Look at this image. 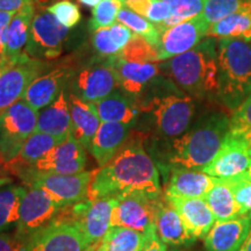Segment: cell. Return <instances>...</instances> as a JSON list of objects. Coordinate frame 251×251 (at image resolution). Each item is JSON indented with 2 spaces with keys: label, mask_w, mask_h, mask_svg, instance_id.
Masks as SVG:
<instances>
[{
  "label": "cell",
  "mask_w": 251,
  "mask_h": 251,
  "mask_svg": "<svg viewBox=\"0 0 251 251\" xmlns=\"http://www.w3.org/2000/svg\"><path fill=\"white\" fill-rule=\"evenodd\" d=\"M72 125L68 93L63 90L58 98L39 113L35 131L55 137L59 143L71 136Z\"/></svg>",
  "instance_id": "26"
},
{
  "label": "cell",
  "mask_w": 251,
  "mask_h": 251,
  "mask_svg": "<svg viewBox=\"0 0 251 251\" xmlns=\"http://www.w3.org/2000/svg\"><path fill=\"white\" fill-rule=\"evenodd\" d=\"M35 12V6L31 4L14 14L11 25H9L4 62L14 61L25 52L24 48H26L30 25Z\"/></svg>",
  "instance_id": "30"
},
{
  "label": "cell",
  "mask_w": 251,
  "mask_h": 251,
  "mask_svg": "<svg viewBox=\"0 0 251 251\" xmlns=\"http://www.w3.org/2000/svg\"><path fill=\"white\" fill-rule=\"evenodd\" d=\"M157 199L144 194H130L118 198L112 212L111 226L128 228L144 235L155 233Z\"/></svg>",
  "instance_id": "14"
},
{
  "label": "cell",
  "mask_w": 251,
  "mask_h": 251,
  "mask_svg": "<svg viewBox=\"0 0 251 251\" xmlns=\"http://www.w3.org/2000/svg\"><path fill=\"white\" fill-rule=\"evenodd\" d=\"M227 183L234 193V198L243 211L244 216L251 218V179L247 174L228 179Z\"/></svg>",
  "instance_id": "43"
},
{
  "label": "cell",
  "mask_w": 251,
  "mask_h": 251,
  "mask_svg": "<svg viewBox=\"0 0 251 251\" xmlns=\"http://www.w3.org/2000/svg\"><path fill=\"white\" fill-rule=\"evenodd\" d=\"M141 113L151 118L157 135L175 140L190 129L196 114L194 100L183 92L156 93L137 99Z\"/></svg>",
  "instance_id": "5"
},
{
  "label": "cell",
  "mask_w": 251,
  "mask_h": 251,
  "mask_svg": "<svg viewBox=\"0 0 251 251\" xmlns=\"http://www.w3.org/2000/svg\"><path fill=\"white\" fill-rule=\"evenodd\" d=\"M156 233L163 243L169 246H190L194 242L187 234L177 209L171 205L163 193L157 199L155 213Z\"/></svg>",
  "instance_id": "24"
},
{
  "label": "cell",
  "mask_w": 251,
  "mask_h": 251,
  "mask_svg": "<svg viewBox=\"0 0 251 251\" xmlns=\"http://www.w3.org/2000/svg\"><path fill=\"white\" fill-rule=\"evenodd\" d=\"M117 199H85L76 205L64 208L58 218L65 219L76 225L89 246L101 242L111 229L112 212Z\"/></svg>",
  "instance_id": "8"
},
{
  "label": "cell",
  "mask_w": 251,
  "mask_h": 251,
  "mask_svg": "<svg viewBox=\"0 0 251 251\" xmlns=\"http://www.w3.org/2000/svg\"><path fill=\"white\" fill-rule=\"evenodd\" d=\"M247 176H248V177H249L250 179H251V165H250L249 170H248V172H247Z\"/></svg>",
  "instance_id": "51"
},
{
  "label": "cell",
  "mask_w": 251,
  "mask_h": 251,
  "mask_svg": "<svg viewBox=\"0 0 251 251\" xmlns=\"http://www.w3.org/2000/svg\"><path fill=\"white\" fill-rule=\"evenodd\" d=\"M23 178L29 186L39 187L49 194L62 208H68L87 199L90 186L99 169L76 175H52L33 169L23 170Z\"/></svg>",
  "instance_id": "6"
},
{
  "label": "cell",
  "mask_w": 251,
  "mask_h": 251,
  "mask_svg": "<svg viewBox=\"0 0 251 251\" xmlns=\"http://www.w3.org/2000/svg\"><path fill=\"white\" fill-rule=\"evenodd\" d=\"M120 1H122V4H125L127 1H135V0H120Z\"/></svg>",
  "instance_id": "52"
},
{
  "label": "cell",
  "mask_w": 251,
  "mask_h": 251,
  "mask_svg": "<svg viewBox=\"0 0 251 251\" xmlns=\"http://www.w3.org/2000/svg\"><path fill=\"white\" fill-rule=\"evenodd\" d=\"M35 1L36 0H0V11L18 13L19 11Z\"/></svg>",
  "instance_id": "46"
},
{
  "label": "cell",
  "mask_w": 251,
  "mask_h": 251,
  "mask_svg": "<svg viewBox=\"0 0 251 251\" xmlns=\"http://www.w3.org/2000/svg\"><path fill=\"white\" fill-rule=\"evenodd\" d=\"M228 133L251 147V94L233 111Z\"/></svg>",
  "instance_id": "38"
},
{
  "label": "cell",
  "mask_w": 251,
  "mask_h": 251,
  "mask_svg": "<svg viewBox=\"0 0 251 251\" xmlns=\"http://www.w3.org/2000/svg\"><path fill=\"white\" fill-rule=\"evenodd\" d=\"M57 144H59V142L55 137L34 131L29 139L26 141L19 156L7 166L13 168L14 170H26V169L33 168L35 163L39 162L47 152H49Z\"/></svg>",
  "instance_id": "32"
},
{
  "label": "cell",
  "mask_w": 251,
  "mask_h": 251,
  "mask_svg": "<svg viewBox=\"0 0 251 251\" xmlns=\"http://www.w3.org/2000/svg\"><path fill=\"white\" fill-rule=\"evenodd\" d=\"M39 111L24 99L19 100L0 115V162L8 165L36 129Z\"/></svg>",
  "instance_id": "7"
},
{
  "label": "cell",
  "mask_w": 251,
  "mask_h": 251,
  "mask_svg": "<svg viewBox=\"0 0 251 251\" xmlns=\"http://www.w3.org/2000/svg\"><path fill=\"white\" fill-rule=\"evenodd\" d=\"M249 155H250V157H251V147L249 148Z\"/></svg>",
  "instance_id": "54"
},
{
  "label": "cell",
  "mask_w": 251,
  "mask_h": 251,
  "mask_svg": "<svg viewBox=\"0 0 251 251\" xmlns=\"http://www.w3.org/2000/svg\"><path fill=\"white\" fill-rule=\"evenodd\" d=\"M71 93L86 102L96 103L119 89V81L112 58L89 64L72 76Z\"/></svg>",
  "instance_id": "11"
},
{
  "label": "cell",
  "mask_w": 251,
  "mask_h": 251,
  "mask_svg": "<svg viewBox=\"0 0 251 251\" xmlns=\"http://www.w3.org/2000/svg\"><path fill=\"white\" fill-rule=\"evenodd\" d=\"M209 25L202 14L176 25L161 33L157 46V62L168 61L193 49L208 35Z\"/></svg>",
  "instance_id": "15"
},
{
  "label": "cell",
  "mask_w": 251,
  "mask_h": 251,
  "mask_svg": "<svg viewBox=\"0 0 251 251\" xmlns=\"http://www.w3.org/2000/svg\"><path fill=\"white\" fill-rule=\"evenodd\" d=\"M45 68V63L29 57L26 52L14 61L0 63V115L24 98L27 87L41 76Z\"/></svg>",
  "instance_id": "10"
},
{
  "label": "cell",
  "mask_w": 251,
  "mask_h": 251,
  "mask_svg": "<svg viewBox=\"0 0 251 251\" xmlns=\"http://www.w3.org/2000/svg\"><path fill=\"white\" fill-rule=\"evenodd\" d=\"M244 2L246 0H206L205 8L201 14L211 27L228 15L237 12Z\"/></svg>",
  "instance_id": "41"
},
{
  "label": "cell",
  "mask_w": 251,
  "mask_h": 251,
  "mask_svg": "<svg viewBox=\"0 0 251 251\" xmlns=\"http://www.w3.org/2000/svg\"><path fill=\"white\" fill-rule=\"evenodd\" d=\"M89 247L76 225L57 216L30 235L21 251H84Z\"/></svg>",
  "instance_id": "12"
},
{
  "label": "cell",
  "mask_w": 251,
  "mask_h": 251,
  "mask_svg": "<svg viewBox=\"0 0 251 251\" xmlns=\"http://www.w3.org/2000/svg\"><path fill=\"white\" fill-rule=\"evenodd\" d=\"M74 75V69L68 65L55 68L47 75H42L31 81L23 99L36 111L46 108L58 98Z\"/></svg>",
  "instance_id": "19"
},
{
  "label": "cell",
  "mask_w": 251,
  "mask_h": 251,
  "mask_svg": "<svg viewBox=\"0 0 251 251\" xmlns=\"http://www.w3.org/2000/svg\"><path fill=\"white\" fill-rule=\"evenodd\" d=\"M47 9L57 19L59 24L68 28V29L76 27L81 20L79 7L75 2H72L71 0H61V1H57L49 6Z\"/></svg>",
  "instance_id": "42"
},
{
  "label": "cell",
  "mask_w": 251,
  "mask_h": 251,
  "mask_svg": "<svg viewBox=\"0 0 251 251\" xmlns=\"http://www.w3.org/2000/svg\"><path fill=\"white\" fill-rule=\"evenodd\" d=\"M94 106L101 122H120L133 127L141 114L137 100L121 89H117Z\"/></svg>",
  "instance_id": "27"
},
{
  "label": "cell",
  "mask_w": 251,
  "mask_h": 251,
  "mask_svg": "<svg viewBox=\"0 0 251 251\" xmlns=\"http://www.w3.org/2000/svg\"><path fill=\"white\" fill-rule=\"evenodd\" d=\"M246 1L248 2V4H249V6L251 7V0H246Z\"/></svg>",
  "instance_id": "53"
},
{
  "label": "cell",
  "mask_w": 251,
  "mask_h": 251,
  "mask_svg": "<svg viewBox=\"0 0 251 251\" xmlns=\"http://www.w3.org/2000/svg\"><path fill=\"white\" fill-rule=\"evenodd\" d=\"M216 221H226L244 216L243 211L234 198V193L227 180L218 179L203 197Z\"/></svg>",
  "instance_id": "31"
},
{
  "label": "cell",
  "mask_w": 251,
  "mask_h": 251,
  "mask_svg": "<svg viewBox=\"0 0 251 251\" xmlns=\"http://www.w3.org/2000/svg\"><path fill=\"white\" fill-rule=\"evenodd\" d=\"M215 181L216 178L201 170L172 166L164 194L175 198H203Z\"/></svg>",
  "instance_id": "22"
},
{
  "label": "cell",
  "mask_w": 251,
  "mask_h": 251,
  "mask_svg": "<svg viewBox=\"0 0 251 251\" xmlns=\"http://www.w3.org/2000/svg\"><path fill=\"white\" fill-rule=\"evenodd\" d=\"M229 131L225 112L206 113L186 133L169 141L166 159L172 166L203 170L219 152Z\"/></svg>",
  "instance_id": "3"
},
{
  "label": "cell",
  "mask_w": 251,
  "mask_h": 251,
  "mask_svg": "<svg viewBox=\"0 0 251 251\" xmlns=\"http://www.w3.org/2000/svg\"><path fill=\"white\" fill-rule=\"evenodd\" d=\"M118 21L129 28L135 35L142 37L147 42L157 48L159 40H161V31L156 25L150 23L142 15L135 13L134 11L126 7V6H124L119 12Z\"/></svg>",
  "instance_id": "35"
},
{
  "label": "cell",
  "mask_w": 251,
  "mask_h": 251,
  "mask_svg": "<svg viewBox=\"0 0 251 251\" xmlns=\"http://www.w3.org/2000/svg\"><path fill=\"white\" fill-rule=\"evenodd\" d=\"M249 148L246 142L228 133L219 152L202 171L224 180L246 175L251 165Z\"/></svg>",
  "instance_id": "16"
},
{
  "label": "cell",
  "mask_w": 251,
  "mask_h": 251,
  "mask_svg": "<svg viewBox=\"0 0 251 251\" xmlns=\"http://www.w3.org/2000/svg\"><path fill=\"white\" fill-rule=\"evenodd\" d=\"M24 243L13 235L0 233V251H21Z\"/></svg>",
  "instance_id": "45"
},
{
  "label": "cell",
  "mask_w": 251,
  "mask_h": 251,
  "mask_svg": "<svg viewBox=\"0 0 251 251\" xmlns=\"http://www.w3.org/2000/svg\"><path fill=\"white\" fill-rule=\"evenodd\" d=\"M102 0H78V2H80L81 5L87 6V7H96Z\"/></svg>",
  "instance_id": "49"
},
{
  "label": "cell",
  "mask_w": 251,
  "mask_h": 251,
  "mask_svg": "<svg viewBox=\"0 0 251 251\" xmlns=\"http://www.w3.org/2000/svg\"><path fill=\"white\" fill-rule=\"evenodd\" d=\"M130 128L120 122H101L90 148L99 168L107 164L126 146L130 137Z\"/></svg>",
  "instance_id": "23"
},
{
  "label": "cell",
  "mask_w": 251,
  "mask_h": 251,
  "mask_svg": "<svg viewBox=\"0 0 251 251\" xmlns=\"http://www.w3.org/2000/svg\"><path fill=\"white\" fill-rule=\"evenodd\" d=\"M142 251H166V244L162 242L155 231V233L147 235V241Z\"/></svg>",
  "instance_id": "47"
},
{
  "label": "cell",
  "mask_w": 251,
  "mask_h": 251,
  "mask_svg": "<svg viewBox=\"0 0 251 251\" xmlns=\"http://www.w3.org/2000/svg\"><path fill=\"white\" fill-rule=\"evenodd\" d=\"M240 251H251V228H250L249 234H248V236L246 238V241H244L242 247H241Z\"/></svg>",
  "instance_id": "48"
},
{
  "label": "cell",
  "mask_w": 251,
  "mask_h": 251,
  "mask_svg": "<svg viewBox=\"0 0 251 251\" xmlns=\"http://www.w3.org/2000/svg\"><path fill=\"white\" fill-rule=\"evenodd\" d=\"M207 37L237 39L251 42V7L246 1L235 13L212 25Z\"/></svg>",
  "instance_id": "29"
},
{
  "label": "cell",
  "mask_w": 251,
  "mask_h": 251,
  "mask_svg": "<svg viewBox=\"0 0 251 251\" xmlns=\"http://www.w3.org/2000/svg\"><path fill=\"white\" fill-rule=\"evenodd\" d=\"M98 246H99V243L92 244V246H90L86 250H84V251H96V249H97V248H98Z\"/></svg>",
  "instance_id": "50"
},
{
  "label": "cell",
  "mask_w": 251,
  "mask_h": 251,
  "mask_svg": "<svg viewBox=\"0 0 251 251\" xmlns=\"http://www.w3.org/2000/svg\"><path fill=\"white\" fill-rule=\"evenodd\" d=\"M124 6L142 15L156 26H161L171 17L170 6L164 0H135L125 2Z\"/></svg>",
  "instance_id": "37"
},
{
  "label": "cell",
  "mask_w": 251,
  "mask_h": 251,
  "mask_svg": "<svg viewBox=\"0 0 251 251\" xmlns=\"http://www.w3.org/2000/svg\"><path fill=\"white\" fill-rule=\"evenodd\" d=\"M118 57L129 62L157 63V49L142 37L135 35Z\"/></svg>",
  "instance_id": "40"
},
{
  "label": "cell",
  "mask_w": 251,
  "mask_h": 251,
  "mask_svg": "<svg viewBox=\"0 0 251 251\" xmlns=\"http://www.w3.org/2000/svg\"><path fill=\"white\" fill-rule=\"evenodd\" d=\"M174 251H180V250H174Z\"/></svg>",
  "instance_id": "55"
},
{
  "label": "cell",
  "mask_w": 251,
  "mask_h": 251,
  "mask_svg": "<svg viewBox=\"0 0 251 251\" xmlns=\"http://www.w3.org/2000/svg\"><path fill=\"white\" fill-rule=\"evenodd\" d=\"M68 101L71 114V136L84 148L90 150L94 135L101 125L96 106L84 101L71 92L68 93Z\"/></svg>",
  "instance_id": "25"
},
{
  "label": "cell",
  "mask_w": 251,
  "mask_h": 251,
  "mask_svg": "<svg viewBox=\"0 0 251 251\" xmlns=\"http://www.w3.org/2000/svg\"><path fill=\"white\" fill-rule=\"evenodd\" d=\"M250 94H251V93H250Z\"/></svg>",
  "instance_id": "56"
},
{
  "label": "cell",
  "mask_w": 251,
  "mask_h": 251,
  "mask_svg": "<svg viewBox=\"0 0 251 251\" xmlns=\"http://www.w3.org/2000/svg\"><path fill=\"white\" fill-rule=\"evenodd\" d=\"M146 136L129 137L126 146L107 164L99 168L87 199L144 194L157 199L163 194L156 163L143 147Z\"/></svg>",
  "instance_id": "1"
},
{
  "label": "cell",
  "mask_w": 251,
  "mask_h": 251,
  "mask_svg": "<svg viewBox=\"0 0 251 251\" xmlns=\"http://www.w3.org/2000/svg\"><path fill=\"white\" fill-rule=\"evenodd\" d=\"M164 1L170 6L171 17L161 26H157L161 33L168 28L200 15L206 4V0H164Z\"/></svg>",
  "instance_id": "36"
},
{
  "label": "cell",
  "mask_w": 251,
  "mask_h": 251,
  "mask_svg": "<svg viewBox=\"0 0 251 251\" xmlns=\"http://www.w3.org/2000/svg\"><path fill=\"white\" fill-rule=\"evenodd\" d=\"M147 235L124 227H111L96 251H142Z\"/></svg>",
  "instance_id": "33"
},
{
  "label": "cell",
  "mask_w": 251,
  "mask_h": 251,
  "mask_svg": "<svg viewBox=\"0 0 251 251\" xmlns=\"http://www.w3.org/2000/svg\"><path fill=\"white\" fill-rule=\"evenodd\" d=\"M85 148L70 136L47 152L31 169L52 175H76L84 172L86 166Z\"/></svg>",
  "instance_id": "17"
},
{
  "label": "cell",
  "mask_w": 251,
  "mask_h": 251,
  "mask_svg": "<svg viewBox=\"0 0 251 251\" xmlns=\"http://www.w3.org/2000/svg\"><path fill=\"white\" fill-rule=\"evenodd\" d=\"M63 209L45 191L29 186L21 201L15 236L25 243L30 235L54 221Z\"/></svg>",
  "instance_id": "13"
},
{
  "label": "cell",
  "mask_w": 251,
  "mask_h": 251,
  "mask_svg": "<svg viewBox=\"0 0 251 251\" xmlns=\"http://www.w3.org/2000/svg\"><path fill=\"white\" fill-rule=\"evenodd\" d=\"M161 72L192 99L219 97L218 40L207 37L193 49L159 64Z\"/></svg>",
  "instance_id": "2"
},
{
  "label": "cell",
  "mask_w": 251,
  "mask_h": 251,
  "mask_svg": "<svg viewBox=\"0 0 251 251\" xmlns=\"http://www.w3.org/2000/svg\"><path fill=\"white\" fill-rule=\"evenodd\" d=\"M218 68L219 98L234 111L251 93V42L219 39Z\"/></svg>",
  "instance_id": "4"
},
{
  "label": "cell",
  "mask_w": 251,
  "mask_h": 251,
  "mask_svg": "<svg viewBox=\"0 0 251 251\" xmlns=\"http://www.w3.org/2000/svg\"><path fill=\"white\" fill-rule=\"evenodd\" d=\"M69 29L47 8L35 12L31 21L25 52L34 59L51 61L61 56Z\"/></svg>",
  "instance_id": "9"
},
{
  "label": "cell",
  "mask_w": 251,
  "mask_h": 251,
  "mask_svg": "<svg viewBox=\"0 0 251 251\" xmlns=\"http://www.w3.org/2000/svg\"><path fill=\"white\" fill-rule=\"evenodd\" d=\"M135 34L121 23L96 30L92 36V47L101 59L118 57Z\"/></svg>",
  "instance_id": "28"
},
{
  "label": "cell",
  "mask_w": 251,
  "mask_h": 251,
  "mask_svg": "<svg viewBox=\"0 0 251 251\" xmlns=\"http://www.w3.org/2000/svg\"><path fill=\"white\" fill-rule=\"evenodd\" d=\"M25 193L26 188L23 186L0 188V233L17 227Z\"/></svg>",
  "instance_id": "34"
},
{
  "label": "cell",
  "mask_w": 251,
  "mask_h": 251,
  "mask_svg": "<svg viewBox=\"0 0 251 251\" xmlns=\"http://www.w3.org/2000/svg\"><path fill=\"white\" fill-rule=\"evenodd\" d=\"M112 63L117 72L119 89L136 100L162 75L157 63L129 62L119 57H113Z\"/></svg>",
  "instance_id": "18"
},
{
  "label": "cell",
  "mask_w": 251,
  "mask_h": 251,
  "mask_svg": "<svg viewBox=\"0 0 251 251\" xmlns=\"http://www.w3.org/2000/svg\"><path fill=\"white\" fill-rule=\"evenodd\" d=\"M13 12H1L0 11V63L5 61L6 55V43H7L8 29L12 19L14 17Z\"/></svg>",
  "instance_id": "44"
},
{
  "label": "cell",
  "mask_w": 251,
  "mask_h": 251,
  "mask_svg": "<svg viewBox=\"0 0 251 251\" xmlns=\"http://www.w3.org/2000/svg\"><path fill=\"white\" fill-rule=\"evenodd\" d=\"M124 4L120 0H102L92 8V18L89 23L91 31H96L112 26L117 23L118 14Z\"/></svg>",
  "instance_id": "39"
},
{
  "label": "cell",
  "mask_w": 251,
  "mask_h": 251,
  "mask_svg": "<svg viewBox=\"0 0 251 251\" xmlns=\"http://www.w3.org/2000/svg\"><path fill=\"white\" fill-rule=\"evenodd\" d=\"M250 228L249 216L216 221L205 237L206 251H240Z\"/></svg>",
  "instance_id": "21"
},
{
  "label": "cell",
  "mask_w": 251,
  "mask_h": 251,
  "mask_svg": "<svg viewBox=\"0 0 251 251\" xmlns=\"http://www.w3.org/2000/svg\"><path fill=\"white\" fill-rule=\"evenodd\" d=\"M166 199L177 209L191 238L197 241L206 237L215 224V218L203 198L166 197Z\"/></svg>",
  "instance_id": "20"
}]
</instances>
